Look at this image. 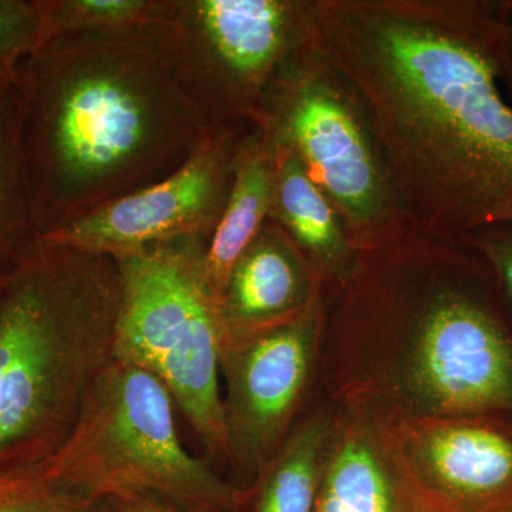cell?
Here are the masks:
<instances>
[{"mask_svg": "<svg viewBox=\"0 0 512 512\" xmlns=\"http://www.w3.org/2000/svg\"><path fill=\"white\" fill-rule=\"evenodd\" d=\"M315 39L365 107L410 227L512 224L504 0H312Z\"/></svg>", "mask_w": 512, "mask_h": 512, "instance_id": "6da1fadb", "label": "cell"}, {"mask_svg": "<svg viewBox=\"0 0 512 512\" xmlns=\"http://www.w3.org/2000/svg\"><path fill=\"white\" fill-rule=\"evenodd\" d=\"M156 23L46 37L20 66L40 237L164 180L214 128L175 73Z\"/></svg>", "mask_w": 512, "mask_h": 512, "instance_id": "7a4b0ae2", "label": "cell"}, {"mask_svg": "<svg viewBox=\"0 0 512 512\" xmlns=\"http://www.w3.org/2000/svg\"><path fill=\"white\" fill-rule=\"evenodd\" d=\"M339 302L400 333L410 420L512 423V326L490 269L463 239L409 229L359 252Z\"/></svg>", "mask_w": 512, "mask_h": 512, "instance_id": "3957f363", "label": "cell"}, {"mask_svg": "<svg viewBox=\"0 0 512 512\" xmlns=\"http://www.w3.org/2000/svg\"><path fill=\"white\" fill-rule=\"evenodd\" d=\"M120 272L46 241L0 276V466H33L73 430L114 357Z\"/></svg>", "mask_w": 512, "mask_h": 512, "instance_id": "277c9868", "label": "cell"}, {"mask_svg": "<svg viewBox=\"0 0 512 512\" xmlns=\"http://www.w3.org/2000/svg\"><path fill=\"white\" fill-rule=\"evenodd\" d=\"M174 406L156 376L113 359L69 437L40 464L53 483L89 505L101 498L158 495L204 511L241 507L248 494L184 447Z\"/></svg>", "mask_w": 512, "mask_h": 512, "instance_id": "5b68a950", "label": "cell"}, {"mask_svg": "<svg viewBox=\"0 0 512 512\" xmlns=\"http://www.w3.org/2000/svg\"><path fill=\"white\" fill-rule=\"evenodd\" d=\"M210 239L154 245L114 259L121 301L113 359L156 376L215 458L229 461L220 296L205 272Z\"/></svg>", "mask_w": 512, "mask_h": 512, "instance_id": "8992f818", "label": "cell"}, {"mask_svg": "<svg viewBox=\"0 0 512 512\" xmlns=\"http://www.w3.org/2000/svg\"><path fill=\"white\" fill-rule=\"evenodd\" d=\"M259 126L299 158L357 252L412 229L365 107L315 32L276 82Z\"/></svg>", "mask_w": 512, "mask_h": 512, "instance_id": "52a82bcc", "label": "cell"}, {"mask_svg": "<svg viewBox=\"0 0 512 512\" xmlns=\"http://www.w3.org/2000/svg\"><path fill=\"white\" fill-rule=\"evenodd\" d=\"M156 26L208 123L256 127L279 77L312 42V0H164Z\"/></svg>", "mask_w": 512, "mask_h": 512, "instance_id": "ba28073f", "label": "cell"}, {"mask_svg": "<svg viewBox=\"0 0 512 512\" xmlns=\"http://www.w3.org/2000/svg\"><path fill=\"white\" fill-rule=\"evenodd\" d=\"M325 292L305 311L229 338L222 348L229 463L251 481L291 433L328 318Z\"/></svg>", "mask_w": 512, "mask_h": 512, "instance_id": "9c48e42d", "label": "cell"}, {"mask_svg": "<svg viewBox=\"0 0 512 512\" xmlns=\"http://www.w3.org/2000/svg\"><path fill=\"white\" fill-rule=\"evenodd\" d=\"M251 128H212L175 173L42 238L113 259L168 242L211 239L227 204L239 146Z\"/></svg>", "mask_w": 512, "mask_h": 512, "instance_id": "30bf717a", "label": "cell"}, {"mask_svg": "<svg viewBox=\"0 0 512 512\" xmlns=\"http://www.w3.org/2000/svg\"><path fill=\"white\" fill-rule=\"evenodd\" d=\"M315 512H454L420 480L396 419L355 409L335 419Z\"/></svg>", "mask_w": 512, "mask_h": 512, "instance_id": "8fae6325", "label": "cell"}, {"mask_svg": "<svg viewBox=\"0 0 512 512\" xmlns=\"http://www.w3.org/2000/svg\"><path fill=\"white\" fill-rule=\"evenodd\" d=\"M396 427L417 476L451 510L512 512V423L396 419Z\"/></svg>", "mask_w": 512, "mask_h": 512, "instance_id": "7c38bea8", "label": "cell"}, {"mask_svg": "<svg viewBox=\"0 0 512 512\" xmlns=\"http://www.w3.org/2000/svg\"><path fill=\"white\" fill-rule=\"evenodd\" d=\"M326 288L288 235L266 221L222 288L225 342L305 311Z\"/></svg>", "mask_w": 512, "mask_h": 512, "instance_id": "4fadbf2b", "label": "cell"}, {"mask_svg": "<svg viewBox=\"0 0 512 512\" xmlns=\"http://www.w3.org/2000/svg\"><path fill=\"white\" fill-rule=\"evenodd\" d=\"M272 141L275 185L269 220L288 235L323 284L328 288L345 284L355 271L359 252L350 244L338 212L299 158L274 137Z\"/></svg>", "mask_w": 512, "mask_h": 512, "instance_id": "5bb4252c", "label": "cell"}, {"mask_svg": "<svg viewBox=\"0 0 512 512\" xmlns=\"http://www.w3.org/2000/svg\"><path fill=\"white\" fill-rule=\"evenodd\" d=\"M274 185V141L264 126L252 127L242 138L227 204L205 252V272L218 296L232 266L269 220Z\"/></svg>", "mask_w": 512, "mask_h": 512, "instance_id": "9a60e30c", "label": "cell"}, {"mask_svg": "<svg viewBox=\"0 0 512 512\" xmlns=\"http://www.w3.org/2000/svg\"><path fill=\"white\" fill-rule=\"evenodd\" d=\"M335 417L313 413L291 430L254 481V512H315Z\"/></svg>", "mask_w": 512, "mask_h": 512, "instance_id": "2e32d148", "label": "cell"}, {"mask_svg": "<svg viewBox=\"0 0 512 512\" xmlns=\"http://www.w3.org/2000/svg\"><path fill=\"white\" fill-rule=\"evenodd\" d=\"M40 238L30 197L16 77L0 82V276Z\"/></svg>", "mask_w": 512, "mask_h": 512, "instance_id": "e0dca14e", "label": "cell"}, {"mask_svg": "<svg viewBox=\"0 0 512 512\" xmlns=\"http://www.w3.org/2000/svg\"><path fill=\"white\" fill-rule=\"evenodd\" d=\"M42 8L46 39L141 28L160 19L164 0H42Z\"/></svg>", "mask_w": 512, "mask_h": 512, "instance_id": "ac0fdd59", "label": "cell"}, {"mask_svg": "<svg viewBox=\"0 0 512 512\" xmlns=\"http://www.w3.org/2000/svg\"><path fill=\"white\" fill-rule=\"evenodd\" d=\"M87 505L53 483L42 464L0 466V512H80Z\"/></svg>", "mask_w": 512, "mask_h": 512, "instance_id": "d6986e66", "label": "cell"}, {"mask_svg": "<svg viewBox=\"0 0 512 512\" xmlns=\"http://www.w3.org/2000/svg\"><path fill=\"white\" fill-rule=\"evenodd\" d=\"M43 39L42 0H0V82L18 77L20 66Z\"/></svg>", "mask_w": 512, "mask_h": 512, "instance_id": "ffe728a7", "label": "cell"}, {"mask_svg": "<svg viewBox=\"0 0 512 512\" xmlns=\"http://www.w3.org/2000/svg\"><path fill=\"white\" fill-rule=\"evenodd\" d=\"M483 258L512 326V224L491 225L461 238Z\"/></svg>", "mask_w": 512, "mask_h": 512, "instance_id": "44dd1931", "label": "cell"}, {"mask_svg": "<svg viewBox=\"0 0 512 512\" xmlns=\"http://www.w3.org/2000/svg\"><path fill=\"white\" fill-rule=\"evenodd\" d=\"M501 86L512 106V0H504L503 35L498 50Z\"/></svg>", "mask_w": 512, "mask_h": 512, "instance_id": "7402d4cb", "label": "cell"}, {"mask_svg": "<svg viewBox=\"0 0 512 512\" xmlns=\"http://www.w3.org/2000/svg\"><path fill=\"white\" fill-rule=\"evenodd\" d=\"M104 512H175L164 505L154 503L146 495H127L109 500V508Z\"/></svg>", "mask_w": 512, "mask_h": 512, "instance_id": "603a6c76", "label": "cell"}]
</instances>
